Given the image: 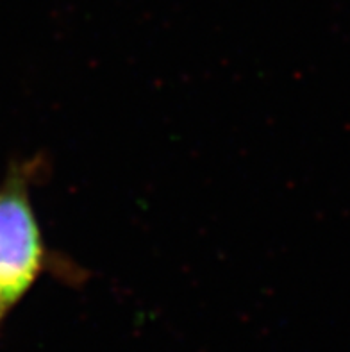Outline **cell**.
<instances>
[{"label":"cell","mask_w":350,"mask_h":352,"mask_svg":"<svg viewBox=\"0 0 350 352\" xmlns=\"http://www.w3.org/2000/svg\"><path fill=\"white\" fill-rule=\"evenodd\" d=\"M40 157L17 163L0 181V299L8 313L50 267L31 186L40 174Z\"/></svg>","instance_id":"cell-1"},{"label":"cell","mask_w":350,"mask_h":352,"mask_svg":"<svg viewBox=\"0 0 350 352\" xmlns=\"http://www.w3.org/2000/svg\"><path fill=\"white\" fill-rule=\"evenodd\" d=\"M9 313L8 309L4 308V302H2V299H0V326H2V322H4V318L8 317Z\"/></svg>","instance_id":"cell-2"}]
</instances>
